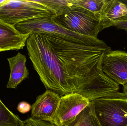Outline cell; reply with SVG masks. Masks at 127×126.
<instances>
[{
    "instance_id": "4fadbf2b",
    "label": "cell",
    "mask_w": 127,
    "mask_h": 126,
    "mask_svg": "<svg viewBox=\"0 0 127 126\" xmlns=\"http://www.w3.org/2000/svg\"><path fill=\"white\" fill-rule=\"evenodd\" d=\"M68 126H101L95 114L93 101H90Z\"/></svg>"
},
{
    "instance_id": "8992f818",
    "label": "cell",
    "mask_w": 127,
    "mask_h": 126,
    "mask_svg": "<svg viewBox=\"0 0 127 126\" xmlns=\"http://www.w3.org/2000/svg\"><path fill=\"white\" fill-rule=\"evenodd\" d=\"M90 102L88 98L77 92L62 96L51 123L55 126H68Z\"/></svg>"
},
{
    "instance_id": "277c9868",
    "label": "cell",
    "mask_w": 127,
    "mask_h": 126,
    "mask_svg": "<svg viewBox=\"0 0 127 126\" xmlns=\"http://www.w3.org/2000/svg\"><path fill=\"white\" fill-rule=\"evenodd\" d=\"M54 15L52 11L36 0H5L0 4V21L13 26L28 20Z\"/></svg>"
},
{
    "instance_id": "44dd1931",
    "label": "cell",
    "mask_w": 127,
    "mask_h": 126,
    "mask_svg": "<svg viewBox=\"0 0 127 126\" xmlns=\"http://www.w3.org/2000/svg\"><path fill=\"white\" fill-rule=\"evenodd\" d=\"M5 0H0V4H2L5 1Z\"/></svg>"
},
{
    "instance_id": "7a4b0ae2",
    "label": "cell",
    "mask_w": 127,
    "mask_h": 126,
    "mask_svg": "<svg viewBox=\"0 0 127 126\" xmlns=\"http://www.w3.org/2000/svg\"><path fill=\"white\" fill-rule=\"evenodd\" d=\"M51 17L28 20L14 27L23 34L47 33L56 35L68 42L95 47H109L104 41L97 38L80 35L59 26L54 22Z\"/></svg>"
},
{
    "instance_id": "2e32d148",
    "label": "cell",
    "mask_w": 127,
    "mask_h": 126,
    "mask_svg": "<svg viewBox=\"0 0 127 126\" xmlns=\"http://www.w3.org/2000/svg\"><path fill=\"white\" fill-rule=\"evenodd\" d=\"M107 0H71L73 5L84 8L100 16Z\"/></svg>"
},
{
    "instance_id": "5bb4252c",
    "label": "cell",
    "mask_w": 127,
    "mask_h": 126,
    "mask_svg": "<svg viewBox=\"0 0 127 126\" xmlns=\"http://www.w3.org/2000/svg\"><path fill=\"white\" fill-rule=\"evenodd\" d=\"M53 12L57 16L62 15L71 9L73 6L71 0H36Z\"/></svg>"
},
{
    "instance_id": "9c48e42d",
    "label": "cell",
    "mask_w": 127,
    "mask_h": 126,
    "mask_svg": "<svg viewBox=\"0 0 127 126\" xmlns=\"http://www.w3.org/2000/svg\"><path fill=\"white\" fill-rule=\"evenodd\" d=\"M60 96L58 93L48 90L37 97L31 107V117L52 123L59 106Z\"/></svg>"
},
{
    "instance_id": "ac0fdd59",
    "label": "cell",
    "mask_w": 127,
    "mask_h": 126,
    "mask_svg": "<svg viewBox=\"0 0 127 126\" xmlns=\"http://www.w3.org/2000/svg\"><path fill=\"white\" fill-rule=\"evenodd\" d=\"M32 106L28 103L25 101L20 102L17 107V110L22 114H26L30 111Z\"/></svg>"
},
{
    "instance_id": "d6986e66",
    "label": "cell",
    "mask_w": 127,
    "mask_h": 126,
    "mask_svg": "<svg viewBox=\"0 0 127 126\" xmlns=\"http://www.w3.org/2000/svg\"><path fill=\"white\" fill-rule=\"evenodd\" d=\"M113 26L118 29L125 30L127 32V18L122 20L116 22L114 24Z\"/></svg>"
},
{
    "instance_id": "ba28073f",
    "label": "cell",
    "mask_w": 127,
    "mask_h": 126,
    "mask_svg": "<svg viewBox=\"0 0 127 126\" xmlns=\"http://www.w3.org/2000/svg\"><path fill=\"white\" fill-rule=\"evenodd\" d=\"M119 85L103 73L77 92L90 101L103 98L127 97L126 94L119 92Z\"/></svg>"
},
{
    "instance_id": "30bf717a",
    "label": "cell",
    "mask_w": 127,
    "mask_h": 126,
    "mask_svg": "<svg viewBox=\"0 0 127 126\" xmlns=\"http://www.w3.org/2000/svg\"><path fill=\"white\" fill-rule=\"evenodd\" d=\"M30 35L21 33L13 26L0 21V52L22 49Z\"/></svg>"
},
{
    "instance_id": "7c38bea8",
    "label": "cell",
    "mask_w": 127,
    "mask_h": 126,
    "mask_svg": "<svg viewBox=\"0 0 127 126\" xmlns=\"http://www.w3.org/2000/svg\"><path fill=\"white\" fill-rule=\"evenodd\" d=\"M7 60L10 73L6 87L8 89H16L29 75V72L26 66L27 58L25 55L18 53L15 56Z\"/></svg>"
},
{
    "instance_id": "8fae6325",
    "label": "cell",
    "mask_w": 127,
    "mask_h": 126,
    "mask_svg": "<svg viewBox=\"0 0 127 126\" xmlns=\"http://www.w3.org/2000/svg\"><path fill=\"white\" fill-rule=\"evenodd\" d=\"M127 18V5L118 0H107L101 14L103 29L113 27Z\"/></svg>"
},
{
    "instance_id": "52a82bcc",
    "label": "cell",
    "mask_w": 127,
    "mask_h": 126,
    "mask_svg": "<svg viewBox=\"0 0 127 126\" xmlns=\"http://www.w3.org/2000/svg\"><path fill=\"white\" fill-rule=\"evenodd\" d=\"M101 69L108 77L118 85L127 83V53L121 50H110L104 54Z\"/></svg>"
},
{
    "instance_id": "9a60e30c",
    "label": "cell",
    "mask_w": 127,
    "mask_h": 126,
    "mask_svg": "<svg viewBox=\"0 0 127 126\" xmlns=\"http://www.w3.org/2000/svg\"><path fill=\"white\" fill-rule=\"evenodd\" d=\"M0 126H23V121L10 111L0 99Z\"/></svg>"
},
{
    "instance_id": "5b68a950",
    "label": "cell",
    "mask_w": 127,
    "mask_h": 126,
    "mask_svg": "<svg viewBox=\"0 0 127 126\" xmlns=\"http://www.w3.org/2000/svg\"><path fill=\"white\" fill-rule=\"evenodd\" d=\"M93 101L101 126H127V97L103 98Z\"/></svg>"
},
{
    "instance_id": "e0dca14e",
    "label": "cell",
    "mask_w": 127,
    "mask_h": 126,
    "mask_svg": "<svg viewBox=\"0 0 127 126\" xmlns=\"http://www.w3.org/2000/svg\"><path fill=\"white\" fill-rule=\"evenodd\" d=\"M23 126H55L50 122L33 119L31 117L23 121Z\"/></svg>"
},
{
    "instance_id": "ffe728a7",
    "label": "cell",
    "mask_w": 127,
    "mask_h": 126,
    "mask_svg": "<svg viewBox=\"0 0 127 126\" xmlns=\"http://www.w3.org/2000/svg\"><path fill=\"white\" fill-rule=\"evenodd\" d=\"M123 86L124 87L123 93L126 94L127 95V83L123 85Z\"/></svg>"
},
{
    "instance_id": "3957f363",
    "label": "cell",
    "mask_w": 127,
    "mask_h": 126,
    "mask_svg": "<svg viewBox=\"0 0 127 126\" xmlns=\"http://www.w3.org/2000/svg\"><path fill=\"white\" fill-rule=\"evenodd\" d=\"M51 18L59 26L89 37L97 38L99 33L103 30L100 16L73 4L69 11Z\"/></svg>"
},
{
    "instance_id": "6da1fadb",
    "label": "cell",
    "mask_w": 127,
    "mask_h": 126,
    "mask_svg": "<svg viewBox=\"0 0 127 126\" xmlns=\"http://www.w3.org/2000/svg\"><path fill=\"white\" fill-rule=\"evenodd\" d=\"M26 44L29 57L45 88L60 96L72 93L61 63L48 39L39 33H31Z\"/></svg>"
}]
</instances>
